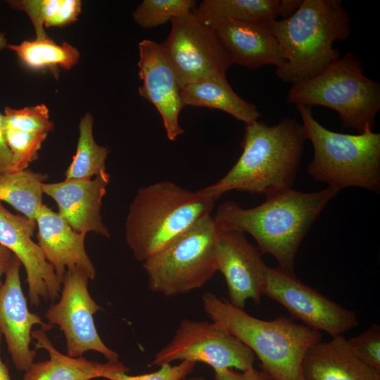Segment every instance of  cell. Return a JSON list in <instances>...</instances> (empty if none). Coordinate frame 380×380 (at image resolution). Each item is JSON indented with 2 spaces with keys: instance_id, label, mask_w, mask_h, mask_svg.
Instances as JSON below:
<instances>
[{
  "instance_id": "d6a6232c",
  "label": "cell",
  "mask_w": 380,
  "mask_h": 380,
  "mask_svg": "<svg viewBox=\"0 0 380 380\" xmlns=\"http://www.w3.org/2000/svg\"><path fill=\"white\" fill-rule=\"evenodd\" d=\"M215 380H273L263 370L254 367L243 371L224 369L214 372Z\"/></svg>"
},
{
  "instance_id": "83f0119b",
  "label": "cell",
  "mask_w": 380,
  "mask_h": 380,
  "mask_svg": "<svg viewBox=\"0 0 380 380\" xmlns=\"http://www.w3.org/2000/svg\"><path fill=\"white\" fill-rule=\"evenodd\" d=\"M196 5L194 0H144L133 11L132 18L139 26L149 29L191 12Z\"/></svg>"
},
{
  "instance_id": "4316f807",
  "label": "cell",
  "mask_w": 380,
  "mask_h": 380,
  "mask_svg": "<svg viewBox=\"0 0 380 380\" xmlns=\"http://www.w3.org/2000/svg\"><path fill=\"white\" fill-rule=\"evenodd\" d=\"M93 122L89 113H86L80 122L77 150L65 171V179H91L106 171V160L109 151L95 141Z\"/></svg>"
},
{
  "instance_id": "4dcf8cb0",
  "label": "cell",
  "mask_w": 380,
  "mask_h": 380,
  "mask_svg": "<svg viewBox=\"0 0 380 380\" xmlns=\"http://www.w3.org/2000/svg\"><path fill=\"white\" fill-rule=\"evenodd\" d=\"M348 343L354 353L366 365L380 372V326L374 324Z\"/></svg>"
},
{
  "instance_id": "5bb4252c",
  "label": "cell",
  "mask_w": 380,
  "mask_h": 380,
  "mask_svg": "<svg viewBox=\"0 0 380 380\" xmlns=\"http://www.w3.org/2000/svg\"><path fill=\"white\" fill-rule=\"evenodd\" d=\"M216 260L217 271L226 281L229 302L241 309L244 308L248 300L260 304L264 295L267 265L260 251L244 234L219 231Z\"/></svg>"
},
{
  "instance_id": "ba28073f",
  "label": "cell",
  "mask_w": 380,
  "mask_h": 380,
  "mask_svg": "<svg viewBox=\"0 0 380 380\" xmlns=\"http://www.w3.org/2000/svg\"><path fill=\"white\" fill-rule=\"evenodd\" d=\"M218 234L214 217L209 215L145 260L149 289L170 298L201 288L217 271Z\"/></svg>"
},
{
  "instance_id": "1f68e13d",
  "label": "cell",
  "mask_w": 380,
  "mask_h": 380,
  "mask_svg": "<svg viewBox=\"0 0 380 380\" xmlns=\"http://www.w3.org/2000/svg\"><path fill=\"white\" fill-rule=\"evenodd\" d=\"M196 362L184 360L177 365L165 364L151 373L129 375L126 372L115 371L106 374L103 379L108 380H183L190 374Z\"/></svg>"
},
{
  "instance_id": "d4e9b609",
  "label": "cell",
  "mask_w": 380,
  "mask_h": 380,
  "mask_svg": "<svg viewBox=\"0 0 380 380\" xmlns=\"http://www.w3.org/2000/svg\"><path fill=\"white\" fill-rule=\"evenodd\" d=\"M6 48L15 52L25 66L35 70L49 68L56 71L58 67L70 70L80 59L75 47L66 42L58 44L48 36L20 44H7Z\"/></svg>"
},
{
  "instance_id": "74e56055",
  "label": "cell",
  "mask_w": 380,
  "mask_h": 380,
  "mask_svg": "<svg viewBox=\"0 0 380 380\" xmlns=\"http://www.w3.org/2000/svg\"><path fill=\"white\" fill-rule=\"evenodd\" d=\"M7 46V40L5 34L0 32V50L6 48Z\"/></svg>"
},
{
  "instance_id": "f1b7e54d",
  "label": "cell",
  "mask_w": 380,
  "mask_h": 380,
  "mask_svg": "<svg viewBox=\"0 0 380 380\" xmlns=\"http://www.w3.org/2000/svg\"><path fill=\"white\" fill-rule=\"evenodd\" d=\"M4 133L12 154L13 172L26 170L30 163L38 158V151L48 134L18 129L4 122Z\"/></svg>"
},
{
  "instance_id": "836d02e7",
  "label": "cell",
  "mask_w": 380,
  "mask_h": 380,
  "mask_svg": "<svg viewBox=\"0 0 380 380\" xmlns=\"http://www.w3.org/2000/svg\"><path fill=\"white\" fill-rule=\"evenodd\" d=\"M12 154L4 133V115L0 113V173L13 172Z\"/></svg>"
},
{
  "instance_id": "ac0fdd59",
  "label": "cell",
  "mask_w": 380,
  "mask_h": 380,
  "mask_svg": "<svg viewBox=\"0 0 380 380\" xmlns=\"http://www.w3.org/2000/svg\"><path fill=\"white\" fill-rule=\"evenodd\" d=\"M38 245L62 283L67 270L77 267L93 280L96 270L84 248L86 234L75 231L58 213L42 203L35 217Z\"/></svg>"
},
{
  "instance_id": "cb8c5ba5",
  "label": "cell",
  "mask_w": 380,
  "mask_h": 380,
  "mask_svg": "<svg viewBox=\"0 0 380 380\" xmlns=\"http://www.w3.org/2000/svg\"><path fill=\"white\" fill-rule=\"evenodd\" d=\"M46 174L30 170L0 173V202L4 201L28 219L35 221L42 205V184Z\"/></svg>"
},
{
  "instance_id": "30bf717a",
  "label": "cell",
  "mask_w": 380,
  "mask_h": 380,
  "mask_svg": "<svg viewBox=\"0 0 380 380\" xmlns=\"http://www.w3.org/2000/svg\"><path fill=\"white\" fill-rule=\"evenodd\" d=\"M255 360L251 350L214 322L184 319L172 340L154 355L149 366L188 360L205 363L214 372L243 371L253 367Z\"/></svg>"
},
{
  "instance_id": "2e32d148",
  "label": "cell",
  "mask_w": 380,
  "mask_h": 380,
  "mask_svg": "<svg viewBox=\"0 0 380 380\" xmlns=\"http://www.w3.org/2000/svg\"><path fill=\"white\" fill-rule=\"evenodd\" d=\"M139 76L142 84L140 96L151 103L159 112L167 137L175 141L184 133L179 123L183 108L180 87L160 44L151 39L139 43Z\"/></svg>"
},
{
  "instance_id": "5b68a950",
  "label": "cell",
  "mask_w": 380,
  "mask_h": 380,
  "mask_svg": "<svg viewBox=\"0 0 380 380\" xmlns=\"http://www.w3.org/2000/svg\"><path fill=\"white\" fill-rule=\"evenodd\" d=\"M215 200L170 181L138 189L125 222L126 241L140 262L156 253L200 220L210 215Z\"/></svg>"
},
{
  "instance_id": "ffe728a7",
  "label": "cell",
  "mask_w": 380,
  "mask_h": 380,
  "mask_svg": "<svg viewBox=\"0 0 380 380\" xmlns=\"http://www.w3.org/2000/svg\"><path fill=\"white\" fill-rule=\"evenodd\" d=\"M302 370L305 380H380V372L362 362L343 335L310 347Z\"/></svg>"
},
{
  "instance_id": "e575fe53",
  "label": "cell",
  "mask_w": 380,
  "mask_h": 380,
  "mask_svg": "<svg viewBox=\"0 0 380 380\" xmlns=\"http://www.w3.org/2000/svg\"><path fill=\"white\" fill-rule=\"evenodd\" d=\"M303 0H280L281 17L286 19L291 16L300 7Z\"/></svg>"
},
{
  "instance_id": "d590c367",
  "label": "cell",
  "mask_w": 380,
  "mask_h": 380,
  "mask_svg": "<svg viewBox=\"0 0 380 380\" xmlns=\"http://www.w3.org/2000/svg\"><path fill=\"white\" fill-rule=\"evenodd\" d=\"M14 255L8 248L0 245V285L2 284V277L8 270Z\"/></svg>"
},
{
  "instance_id": "603a6c76",
  "label": "cell",
  "mask_w": 380,
  "mask_h": 380,
  "mask_svg": "<svg viewBox=\"0 0 380 380\" xmlns=\"http://www.w3.org/2000/svg\"><path fill=\"white\" fill-rule=\"evenodd\" d=\"M192 12L207 25L232 20L267 27L281 17L280 0H204Z\"/></svg>"
},
{
  "instance_id": "e0dca14e",
  "label": "cell",
  "mask_w": 380,
  "mask_h": 380,
  "mask_svg": "<svg viewBox=\"0 0 380 380\" xmlns=\"http://www.w3.org/2000/svg\"><path fill=\"white\" fill-rule=\"evenodd\" d=\"M109 181L110 175L106 171L91 179L44 183L42 191L55 201L58 215L75 231L83 234L93 232L109 238L110 234L101 215Z\"/></svg>"
},
{
  "instance_id": "277c9868",
  "label": "cell",
  "mask_w": 380,
  "mask_h": 380,
  "mask_svg": "<svg viewBox=\"0 0 380 380\" xmlns=\"http://www.w3.org/2000/svg\"><path fill=\"white\" fill-rule=\"evenodd\" d=\"M201 300L212 322L251 350L273 380H305L303 360L308 350L321 341L320 331L281 315L273 320L258 319L209 291Z\"/></svg>"
},
{
  "instance_id": "4fadbf2b",
  "label": "cell",
  "mask_w": 380,
  "mask_h": 380,
  "mask_svg": "<svg viewBox=\"0 0 380 380\" xmlns=\"http://www.w3.org/2000/svg\"><path fill=\"white\" fill-rule=\"evenodd\" d=\"M36 227L35 221L11 213L0 202V245L21 262L26 272L30 305L38 306L41 299L55 301L62 284L40 247L32 239Z\"/></svg>"
},
{
  "instance_id": "f546056e",
  "label": "cell",
  "mask_w": 380,
  "mask_h": 380,
  "mask_svg": "<svg viewBox=\"0 0 380 380\" xmlns=\"http://www.w3.org/2000/svg\"><path fill=\"white\" fill-rule=\"evenodd\" d=\"M4 122L11 127L30 132L48 134L54 129V123L50 120L49 109L44 104L22 109L6 107Z\"/></svg>"
},
{
  "instance_id": "9c48e42d",
  "label": "cell",
  "mask_w": 380,
  "mask_h": 380,
  "mask_svg": "<svg viewBox=\"0 0 380 380\" xmlns=\"http://www.w3.org/2000/svg\"><path fill=\"white\" fill-rule=\"evenodd\" d=\"M170 22V32L159 44L180 89L206 79L226 77L232 63L209 25L192 11Z\"/></svg>"
},
{
  "instance_id": "484cf974",
  "label": "cell",
  "mask_w": 380,
  "mask_h": 380,
  "mask_svg": "<svg viewBox=\"0 0 380 380\" xmlns=\"http://www.w3.org/2000/svg\"><path fill=\"white\" fill-rule=\"evenodd\" d=\"M7 3L27 14L37 38L47 37L44 27H63L75 22L82 8L79 0H11Z\"/></svg>"
},
{
  "instance_id": "8992f818",
  "label": "cell",
  "mask_w": 380,
  "mask_h": 380,
  "mask_svg": "<svg viewBox=\"0 0 380 380\" xmlns=\"http://www.w3.org/2000/svg\"><path fill=\"white\" fill-rule=\"evenodd\" d=\"M306 139L313 146L308 174L316 181L340 190L361 187L378 193L380 189V134H347L331 131L313 117L310 106L296 105Z\"/></svg>"
},
{
  "instance_id": "3957f363",
  "label": "cell",
  "mask_w": 380,
  "mask_h": 380,
  "mask_svg": "<svg viewBox=\"0 0 380 380\" xmlns=\"http://www.w3.org/2000/svg\"><path fill=\"white\" fill-rule=\"evenodd\" d=\"M277 39L286 63L275 74L292 85L313 78L340 58L336 41L350 34V18L340 0H303L289 18L268 26Z\"/></svg>"
},
{
  "instance_id": "44dd1931",
  "label": "cell",
  "mask_w": 380,
  "mask_h": 380,
  "mask_svg": "<svg viewBox=\"0 0 380 380\" xmlns=\"http://www.w3.org/2000/svg\"><path fill=\"white\" fill-rule=\"evenodd\" d=\"M31 336L35 349H45L49 359L33 362L25 372L23 380H91L103 378L110 372H128L129 369L119 360L102 363L89 360L82 356L78 357L64 355L57 350L48 338L45 331H32Z\"/></svg>"
},
{
  "instance_id": "7a4b0ae2",
  "label": "cell",
  "mask_w": 380,
  "mask_h": 380,
  "mask_svg": "<svg viewBox=\"0 0 380 380\" xmlns=\"http://www.w3.org/2000/svg\"><path fill=\"white\" fill-rule=\"evenodd\" d=\"M305 140L302 124L293 118L272 126L258 120L246 124L236 163L218 182L200 191L216 201L230 191L265 194L291 188Z\"/></svg>"
},
{
  "instance_id": "8d00e7d4",
  "label": "cell",
  "mask_w": 380,
  "mask_h": 380,
  "mask_svg": "<svg viewBox=\"0 0 380 380\" xmlns=\"http://www.w3.org/2000/svg\"><path fill=\"white\" fill-rule=\"evenodd\" d=\"M2 334L0 331V346L2 339ZM0 380H11L8 368L6 364L2 361L0 355Z\"/></svg>"
},
{
  "instance_id": "7402d4cb",
  "label": "cell",
  "mask_w": 380,
  "mask_h": 380,
  "mask_svg": "<svg viewBox=\"0 0 380 380\" xmlns=\"http://www.w3.org/2000/svg\"><path fill=\"white\" fill-rule=\"evenodd\" d=\"M184 106H191L226 112L246 124L261 115L257 107L240 97L229 84L226 77L206 79L180 89Z\"/></svg>"
},
{
  "instance_id": "d6986e66",
  "label": "cell",
  "mask_w": 380,
  "mask_h": 380,
  "mask_svg": "<svg viewBox=\"0 0 380 380\" xmlns=\"http://www.w3.org/2000/svg\"><path fill=\"white\" fill-rule=\"evenodd\" d=\"M209 26L232 64L257 69L266 65L279 68L286 63L277 39L267 26L232 20H220Z\"/></svg>"
},
{
  "instance_id": "52a82bcc",
  "label": "cell",
  "mask_w": 380,
  "mask_h": 380,
  "mask_svg": "<svg viewBox=\"0 0 380 380\" xmlns=\"http://www.w3.org/2000/svg\"><path fill=\"white\" fill-rule=\"evenodd\" d=\"M362 61L349 52L322 73L292 85L286 102L336 111L343 129L372 132L380 110V84L364 75Z\"/></svg>"
},
{
  "instance_id": "8fae6325",
  "label": "cell",
  "mask_w": 380,
  "mask_h": 380,
  "mask_svg": "<svg viewBox=\"0 0 380 380\" xmlns=\"http://www.w3.org/2000/svg\"><path fill=\"white\" fill-rule=\"evenodd\" d=\"M89 280L88 275L77 267L67 270L60 300L49 306L45 317L49 324L58 326L63 332L68 355L78 357L94 350L107 361H118L119 355L106 346L96 330L94 315L101 308L89 294Z\"/></svg>"
},
{
  "instance_id": "6da1fadb",
  "label": "cell",
  "mask_w": 380,
  "mask_h": 380,
  "mask_svg": "<svg viewBox=\"0 0 380 380\" xmlns=\"http://www.w3.org/2000/svg\"><path fill=\"white\" fill-rule=\"evenodd\" d=\"M338 190L303 193L291 188L268 191L265 201L244 209L237 203H221L214 220L220 232H238L251 235L262 254L272 255L277 268L295 275L294 260L299 246L312 223Z\"/></svg>"
},
{
  "instance_id": "9a60e30c",
  "label": "cell",
  "mask_w": 380,
  "mask_h": 380,
  "mask_svg": "<svg viewBox=\"0 0 380 380\" xmlns=\"http://www.w3.org/2000/svg\"><path fill=\"white\" fill-rule=\"evenodd\" d=\"M21 262L14 255L0 285V331L14 366L25 372L37 355V350L30 348L32 328L39 325L46 331L53 326L29 310L21 286Z\"/></svg>"
},
{
  "instance_id": "f35d334b",
  "label": "cell",
  "mask_w": 380,
  "mask_h": 380,
  "mask_svg": "<svg viewBox=\"0 0 380 380\" xmlns=\"http://www.w3.org/2000/svg\"><path fill=\"white\" fill-rule=\"evenodd\" d=\"M183 380H206V379L202 376H193L191 378L184 379Z\"/></svg>"
},
{
  "instance_id": "7c38bea8",
  "label": "cell",
  "mask_w": 380,
  "mask_h": 380,
  "mask_svg": "<svg viewBox=\"0 0 380 380\" xmlns=\"http://www.w3.org/2000/svg\"><path fill=\"white\" fill-rule=\"evenodd\" d=\"M264 295L285 308L292 319L332 337L343 335L358 324L353 310L342 307L303 284L296 275L277 267L266 268Z\"/></svg>"
}]
</instances>
